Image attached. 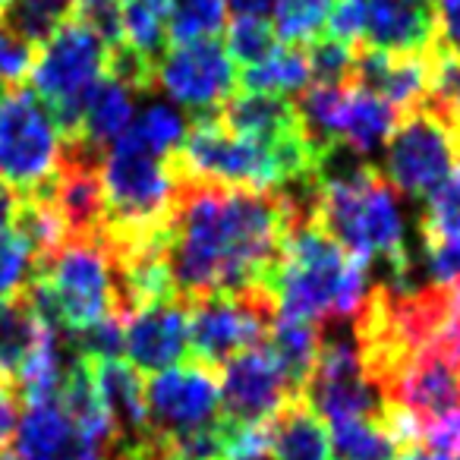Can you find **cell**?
Segmentation results:
<instances>
[{"label": "cell", "instance_id": "6da1fadb", "mask_svg": "<svg viewBox=\"0 0 460 460\" xmlns=\"http://www.w3.org/2000/svg\"><path fill=\"white\" fill-rule=\"evenodd\" d=\"M306 217L284 190H230L180 177L164 230L173 294L186 303L243 290L271 294L284 237Z\"/></svg>", "mask_w": 460, "mask_h": 460}, {"label": "cell", "instance_id": "7a4b0ae2", "mask_svg": "<svg viewBox=\"0 0 460 460\" xmlns=\"http://www.w3.org/2000/svg\"><path fill=\"white\" fill-rule=\"evenodd\" d=\"M369 288V265L341 250L313 217L288 230L271 278L281 315H296L319 328L350 325Z\"/></svg>", "mask_w": 460, "mask_h": 460}, {"label": "cell", "instance_id": "3957f363", "mask_svg": "<svg viewBox=\"0 0 460 460\" xmlns=\"http://www.w3.org/2000/svg\"><path fill=\"white\" fill-rule=\"evenodd\" d=\"M313 221L359 262L382 259L391 265V278L410 275L413 259L407 252L401 196L378 167L357 161L350 171L319 177Z\"/></svg>", "mask_w": 460, "mask_h": 460}, {"label": "cell", "instance_id": "277c9868", "mask_svg": "<svg viewBox=\"0 0 460 460\" xmlns=\"http://www.w3.org/2000/svg\"><path fill=\"white\" fill-rule=\"evenodd\" d=\"M26 296L54 328L79 332L108 315H120L117 269L102 237L66 240L54 256L35 265Z\"/></svg>", "mask_w": 460, "mask_h": 460}, {"label": "cell", "instance_id": "5b68a950", "mask_svg": "<svg viewBox=\"0 0 460 460\" xmlns=\"http://www.w3.org/2000/svg\"><path fill=\"white\" fill-rule=\"evenodd\" d=\"M104 64H108L104 41L76 16H70L54 32V39L35 51V64L26 85L51 111L64 142L79 139L89 98L104 79Z\"/></svg>", "mask_w": 460, "mask_h": 460}, {"label": "cell", "instance_id": "8992f818", "mask_svg": "<svg viewBox=\"0 0 460 460\" xmlns=\"http://www.w3.org/2000/svg\"><path fill=\"white\" fill-rule=\"evenodd\" d=\"M64 136L51 111L26 83L0 95V177L20 196H29L54 177Z\"/></svg>", "mask_w": 460, "mask_h": 460}, {"label": "cell", "instance_id": "52a82bcc", "mask_svg": "<svg viewBox=\"0 0 460 460\" xmlns=\"http://www.w3.org/2000/svg\"><path fill=\"white\" fill-rule=\"evenodd\" d=\"M278 315L269 290L217 294L190 303V359L208 372H221L230 359L252 347H262Z\"/></svg>", "mask_w": 460, "mask_h": 460}, {"label": "cell", "instance_id": "ba28073f", "mask_svg": "<svg viewBox=\"0 0 460 460\" xmlns=\"http://www.w3.org/2000/svg\"><path fill=\"white\" fill-rule=\"evenodd\" d=\"M344 328L347 325L322 328L328 334H322L319 357H315L306 385L300 388V397L325 422L382 420L385 401L366 376L353 332H344Z\"/></svg>", "mask_w": 460, "mask_h": 460}, {"label": "cell", "instance_id": "9c48e42d", "mask_svg": "<svg viewBox=\"0 0 460 460\" xmlns=\"http://www.w3.org/2000/svg\"><path fill=\"white\" fill-rule=\"evenodd\" d=\"M457 139L441 117L426 104L407 111L397 120L388 146H385V180L397 196L426 199L454 173Z\"/></svg>", "mask_w": 460, "mask_h": 460}, {"label": "cell", "instance_id": "30bf717a", "mask_svg": "<svg viewBox=\"0 0 460 460\" xmlns=\"http://www.w3.org/2000/svg\"><path fill=\"white\" fill-rule=\"evenodd\" d=\"M240 85V73L224 41H192L167 48L155 64V89L199 114H215Z\"/></svg>", "mask_w": 460, "mask_h": 460}, {"label": "cell", "instance_id": "8fae6325", "mask_svg": "<svg viewBox=\"0 0 460 460\" xmlns=\"http://www.w3.org/2000/svg\"><path fill=\"white\" fill-rule=\"evenodd\" d=\"M146 401L148 420L161 445L215 426L224 416L217 376L196 363H180L152 376V382H146Z\"/></svg>", "mask_w": 460, "mask_h": 460}, {"label": "cell", "instance_id": "7c38bea8", "mask_svg": "<svg viewBox=\"0 0 460 460\" xmlns=\"http://www.w3.org/2000/svg\"><path fill=\"white\" fill-rule=\"evenodd\" d=\"M217 394H221V413L227 420L256 426L271 420L300 391L288 382L278 359L262 344L237 353L217 372Z\"/></svg>", "mask_w": 460, "mask_h": 460}, {"label": "cell", "instance_id": "4fadbf2b", "mask_svg": "<svg viewBox=\"0 0 460 460\" xmlns=\"http://www.w3.org/2000/svg\"><path fill=\"white\" fill-rule=\"evenodd\" d=\"M123 357L136 372H158L190 359V303L171 300L148 303L123 319Z\"/></svg>", "mask_w": 460, "mask_h": 460}, {"label": "cell", "instance_id": "5bb4252c", "mask_svg": "<svg viewBox=\"0 0 460 460\" xmlns=\"http://www.w3.org/2000/svg\"><path fill=\"white\" fill-rule=\"evenodd\" d=\"M89 369H92V382H95V391H98V401H102L104 416H108V422H111V454L142 451V447L161 445L152 429V420H148L142 372H136L133 366L123 363V359L89 363Z\"/></svg>", "mask_w": 460, "mask_h": 460}, {"label": "cell", "instance_id": "9a60e30c", "mask_svg": "<svg viewBox=\"0 0 460 460\" xmlns=\"http://www.w3.org/2000/svg\"><path fill=\"white\" fill-rule=\"evenodd\" d=\"M363 45L388 54H429L438 45L435 0H366Z\"/></svg>", "mask_w": 460, "mask_h": 460}, {"label": "cell", "instance_id": "2e32d148", "mask_svg": "<svg viewBox=\"0 0 460 460\" xmlns=\"http://www.w3.org/2000/svg\"><path fill=\"white\" fill-rule=\"evenodd\" d=\"M429 54H388L366 48L359 41L350 85L385 98L397 114H407V111L420 108L422 98H426Z\"/></svg>", "mask_w": 460, "mask_h": 460}, {"label": "cell", "instance_id": "e0dca14e", "mask_svg": "<svg viewBox=\"0 0 460 460\" xmlns=\"http://www.w3.org/2000/svg\"><path fill=\"white\" fill-rule=\"evenodd\" d=\"M422 252L429 265V284L457 288L460 284V171H454L420 215Z\"/></svg>", "mask_w": 460, "mask_h": 460}, {"label": "cell", "instance_id": "ac0fdd59", "mask_svg": "<svg viewBox=\"0 0 460 460\" xmlns=\"http://www.w3.org/2000/svg\"><path fill=\"white\" fill-rule=\"evenodd\" d=\"M217 123L234 136L256 142H281L300 133V117H296L294 98L284 95H262V92H240L230 95L215 111Z\"/></svg>", "mask_w": 460, "mask_h": 460}, {"label": "cell", "instance_id": "d6986e66", "mask_svg": "<svg viewBox=\"0 0 460 460\" xmlns=\"http://www.w3.org/2000/svg\"><path fill=\"white\" fill-rule=\"evenodd\" d=\"M265 432L271 460H332V435L325 420L300 394L265 420Z\"/></svg>", "mask_w": 460, "mask_h": 460}, {"label": "cell", "instance_id": "ffe728a7", "mask_svg": "<svg viewBox=\"0 0 460 460\" xmlns=\"http://www.w3.org/2000/svg\"><path fill=\"white\" fill-rule=\"evenodd\" d=\"M133 108H136V92L104 76L102 83L95 85V92H92L89 108H85V117H83V129H79V139H73V142H79V146H85L89 152L104 158V152L129 129V123H133V117H136Z\"/></svg>", "mask_w": 460, "mask_h": 460}, {"label": "cell", "instance_id": "44dd1931", "mask_svg": "<svg viewBox=\"0 0 460 460\" xmlns=\"http://www.w3.org/2000/svg\"><path fill=\"white\" fill-rule=\"evenodd\" d=\"M397 120H401V114L385 98L350 85V95L344 104V123H341V146H347L363 161L372 158L388 146Z\"/></svg>", "mask_w": 460, "mask_h": 460}, {"label": "cell", "instance_id": "7402d4cb", "mask_svg": "<svg viewBox=\"0 0 460 460\" xmlns=\"http://www.w3.org/2000/svg\"><path fill=\"white\" fill-rule=\"evenodd\" d=\"M45 332L48 322L35 313L26 294L0 300V376L13 382L22 366L32 359V353L39 350Z\"/></svg>", "mask_w": 460, "mask_h": 460}, {"label": "cell", "instance_id": "603a6c76", "mask_svg": "<svg viewBox=\"0 0 460 460\" xmlns=\"http://www.w3.org/2000/svg\"><path fill=\"white\" fill-rule=\"evenodd\" d=\"M319 344H322V328L313 325L306 319H296V315H275L271 322V332L265 338V347L271 350V357L278 359V366L284 369L288 382L296 391L306 385L309 372L315 366L319 357Z\"/></svg>", "mask_w": 460, "mask_h": 460}, {"label": "cell", "instance_id": "cb8c5ba5", "mask_svg": "<svg viewBox=\"0 0 460 460\" xmlns=\"http://www.w3.org/2000/svg\"><path fill=\"white\" fill-rule=\"evenodd\" d=\"M16 438H13V457L16 460H41L51 451H58L73 432L70 416L60 410L58 401H41L26 403L20 422H16Z\"/></svg>", "mask_w": 460, "mask_h": 460}, {"label": "cell", "instance_id": "d4e9b609", "mask_svg": "<svg viewBox=\"0 0 460 460\" xmlns=\"http://www.w3.org/2000/svg\"><path fill=\"white\" fill-rule=\"evenodd\" d=\"M73 16L70 0H4L0 26L16 41L39 51L45 41L54 39L60 26Z\"/></svg>", "mask_w": 460, "mask_h": 460}, {"label": "cell", "instance_id": "484cf974", "mask_svg": "<svg viewBox=\"0 0 460 460\" xmlns=\"http://www.w3.org/2000/svg\"><path fill=\"white\" fill-rule=\"evenodd\" d=\"M240 83L246 92H262V95H296V92L309 89V64L303 48L281 45L271 58L262 64L246 66L240 73Z\"/></svg>", "mask_w": 460, "mask_h": 460}, {"label": "cell", "instance_id": "4316f807", "mask_svg": "<svg viewBox=\"0 0 460 460\" xmlns=\"http://www.w3.org/2000/svg\"><path fill=\"white\" fill-rule=\"evenodd\" d=\"M435 117L447 123L457 133L460 129V51L451 45H435L429 54V83L422 98Z\"/></svg>", "mask_w": 460, "mask_h": 460}, {"label": "cell", "instance_id": "83f0119b", "mask_svg": "<svg viewBox=\"0 0 460 460\" xmlns=\"http://www.w3.org/2000/svg\"><path fill=\"white\" fill-rule=\"evenodd\" d=\"M332 460H394L401 454L397 441L378 420H341L332 422Z\"/></svg>", "mask_w": 460, "mask_h": 460}, {"label": "cell", "instance_id": "f1b7e54d", "mask_svg": "<svg viewBox=\"0 0 460 460\" xmlns=\"http://www.w3.org/2000/svg\"><path fill=\"white\" fill-rule=\"evenodd\" d=\"M224 22H227L224 0H173L171 13L164 20L167 48L217 39L224 32Z\"/></svg>", "mask_w": 460, "mask_h": 460}, {"label": "cell", "instance_id": "f546056e", "mask_svg": "<svg viewBox=\"0 0 460 460\" xmlns=\"http://www.w3.org/2000/svg\"><path fill=\"white\" fill-rule=\"evenodd\" d=\"M186 133H190V120L180 114L177 108H167V104H152L139 117H133L127 136L133 146L146 148L148 155H158V158H171L180 146H183Z\"/></svg>", "mask_w": 460, "mask_h": 460}, {"label": "cell", "instance_id": "4dcf8cb0", "mask_svg": "<svg viewBox=\"0 0 460 460\" xmlns=\"http://www.w3.org/2000/svg\"><path fill=\"white\" fill-rule=\"evenodd\" d=\"M334 10V0H275V29L278 41L290 48L309 45L313 39H319L328 26V16Z\"/></svg>", "mask_w": 460, "mask_h": 460}, {"label": "cell", "instance_id": "1f68e13d", "mask_svg": "<svg viewBox=\"0 0 460 460\" xmlns=\"http://www.w3.org/2000/svg\"><path fill=\"white\" fill-rule=\"evenodd\" d=\"M309 83L315 85H350L353 64H357V45H347L332 35H319L306 48Z\"/></svg>", "mask_w": 460, "mask_h": 460}, {"label": "cell", "instance_id": "d6a6232c", "mask_svg": "<svg viewBox=\"0 0 460 460\" xmlns=\"http://www.w3.org/2000/svg\"><path fill=\"white\" fill-rule=\"evenodd\" d=\"M224 48L234 58V64L256 66L265 58H271L281 48V41H278L269 20H237L227 29V45Z\"/></svg>", "mask_w": 460, "mask_h": 460}, {"label": "cell", "instance_id": "836d02e7", "mask_svg": "<svg viewBox=\"0 0 460 460\" xmlns=\"http://www.w3.org/2000/svg\"><path fill=\"white\" fill-rule=\"evenodd\" d=\"M32 278L35 256L29 250V243L13 230H0V300L26 294Z\"/></svg>", "mask_w": 460, "mask_h": 460}, {"label": "cell", "instance_id": "e575fe53", "mask_svg": "<svg viewBox=\"0 0 460 460\" xmlns=\"http://www.w3.org/2000/svg\"><path fill=\"white\" fill-rule=\"evenodd\" d=\"M35 64V48L16 41L7 29L0 26V79L7 85H20L29 79Z\"/></svg>", "mask_w": 460, "mask_h": 460}, {"label": "cell", "instance_id": "d590c367", "mask_svg": "<svg viewBox=\"0 0 460 460\" xmlns=\"http://www.w3.org/2000/svg\"><path fill=\"white\" fill-rule=\"evenodd\" d=\"M366 26V0H334V10L328 16V35L347 45L363 41Z\"/></svg>", "mask_w": 460, "mask_h": 460}, {"label": "cell", "instance_id": "8d00e7d4", "mask_svg": "<svg viewBox=\"0 0 460 460\" xmlns=\"http://www.w3.org/2000/svg\"><path fill=\"white\" fill-rule=\"evenodd\" d=\"M420 445L445 457H460V410L441 416V420L429 422L420 429Z\"/></svg>", "mask_w": 460, "mask_h": 460}, {"label": "cell", "instance_id": "74e56055", "mask_svg": "<svg viewBox=\"0 0 460 460\" xmlns=\"http://www.w3.org/2000/svg\"><path fill=\"white\" fill-rule=\"evenodd\" d=\"M41 460H108V445L76 429L58 451H51Z\"/></svg>", "mask_w": 460, "mask_h": 460}, {"label": "cell", "instance_id": "f35d334b", "mask_svg": "<svg viewBox=\"0 0 460 460\" xmlns=\"http://www.w3.org/2000/svg\"><path fill=\"white\" fill-rule=\"evenodd\" d=\"M435 22L438 41L460 51V0H435Z\"/></svg>", "mask_w": 460, "mask_h": 460}, {"label": "cell", "instance_id": "ab89813d", "mask_svg": "<svg viewBox=\"0 0 460 460\" xmlns=\"http://www.w3.org/2000/svg\"><path fill=\"white\" fill-rule=\"evenodd\" d=\"M16 407H20V397H16L13 382L0 376V451H7V441L13 438Z\"/></svg>", "mask_w": 460, "mask_h": 460}, {"label": "cell", "instance_id": "60d3db41", "mask_svg": "<svg viewBox=\"0 0 460 460\" xmlns=\"http://www.w3.org/2000/svg\"><path fill=\"white\" fill-rule=\"evenodd\" d=\"M20 205H22V196L7 183V180L0 177V230L13 227L16 215H20Z\"/></svg>", "mask_w": 460, "mask_h": 460}, {"label": "cell", "instance_id": "b9f144b4", "mask_svg": "<svg viewBox=\"0 0 460 460\" xmlns=\"http://www.w3.org/2000/svg\"><path fill=\"white\" fill-rule=\"evenodd\" d=\"M237 20H265L275 10V0H224Z\"/></svg>", "mask_w": 460, "mask_h": 460}, {"label": "cell", "instance_id": "7bdbcfd3", "mask_svg": "<svg viewBox=\"0 0 460 460\" xmlns=\"http://www.w3.org/2000/svg\"><path fill=\"white\" fill-rule=\"evenodd\" d=\"M394 460H451V457H445V454L429 451V447H407V451H401Z\"/></svg>", "mask_w": 460, "mask_h": 460}, {"label": "cell", "instance_id": "ee69618b", "mask_svg": "<svg viewBox=\"0 0 460 460\" xmlns=\"http://www.w3.org/2000/svg\"><path fill=\"white\" fill-rule=\"evenodd\" d=\"M136 4H142V7H148L152 13H158L161 20H167V13H171L173 0H136Z\"/></svg>", "mask_w": 460, "mask_h": 460}, {"label": "cell", "instance_id": "f6af8a7d", "mask_svg": "<svg viewBox=\"0 0 460 460\" xmlns=\"http://www.w3.org/2000/svg\"><path fill=\"white\" fill-rule=\"evenodd\" d=\"M155 460H183V457H180L177 451H171L167 445H161V447H158V454H155Z\"/></svg>", "mask_w": 460, "mask_h": 460}, {"label": "cell", "instance_id": "bcb514c9", "mask_svg": "<svg viewBox=\"0 0 460 460\" xmlns=\"http://www.w3.org/2000/svg\"><path fill=\"white\" fill-rule=\"evenodd\" d=\"M0 460H16L13 454H7V451H0Z\"/></svg>", "mask_w": 460, "mask_h": 460}, {"label": "cell", "instance_id": "7dc6e473", "mask_svg": "<svg viewBox=\"0 0 460 460\" xmlns=\"http://www.w3.org/2000/svg\"><path fill=\"white\" fill-rule=\"evenodd\" d=\"M7 89H10V85L4 83V79H0V95H4V92H7Z\"/></svg>", "mask_w": 460, "mask_h": 460}, {"label": "cell", "instance_id": "c3c4849f", "mask_svg": "<svg viewBox=\"0 0 460 460\" xmlns=\"http://www.w3.org/2000/svg\"><path fill=\"white\" fill-rule=\"evenodd\" d=\"M70 4H73V10H76V7H79V4H85V0H70Z\"/></svg>", "mask_w": 460, "mask_h": 460}, {"label": "cell", "instance_id": "681fc988", "mask_svg": "<svg viewBox=\"0 0 460 460\" xmlns=\"http://www.w3.org/2000/svg\"><path fill=\"white\" fill-rule=\"evenodd\" d=\"M454 139H457V148H460V129H457V133H454Z\"/></svg>", "mask_w": 460, "mask_h": 460}, {"label": "cell", "instance_id": "f907efd6", "mask_svg": "<svg viewBox=\"0 0 460 460\" xmlns=\"http://www.w3.org/2000/svg\"><path fill=\"white\" fill-rule=\"evenodd\" d=\"M0 7H4V0H0Z\"/></svg>", "mask_w": 460, "mask_h": 460}]
</instances>
